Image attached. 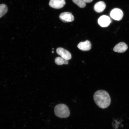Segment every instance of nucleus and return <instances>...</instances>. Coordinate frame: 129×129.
<instances>
[{"mask_svg": "<svg viewBox=\"0 0 129 129\" xmlns=\"http://www.w3.org/2000/svg\"><path fill=\"white\" fill-rule=\"evenodd\" d=\"M93 99L97 105L102 109L106 108L111 104V99L109 93L104 90L96 92L93 95Z\"/></svg>", "mask_w": 129, "mask_h": 129, "instance_id": "1", "label": "nucleus"}, {"mask_svg": "<svg viewBox=\"0 0 129 129\" xmlns=\"http://www.w3.org/2000/svg\"><path fill=\"white\" fill-rule=\"evenodd\" d=\"M54 112L56 116L60 118H66L68 117L70 114L69 108L63 104L56 105L54 108Z\"/></svg>", "mask_w": 129, "mask_h": 129, "instance_id": "2", "label": "nucleus"}, {"mask_svg": "<svg viewBox=\"0 0 129 129\" xmlns=\"http://www.w3.org/2000/svg\"><path fill=\"white\" fill-rule=\"evenodd\" d=\"M110 16L114 20L120 21L121 20L123 17V13L121 9L118 8H115L111 11Z\"/></svg>", "mask_w": 129, "mask_h": 129, "instance_id": "3", "label": "nucleus"}, {"mask_svg": "<svg viewBox=\"0 0 129 129\" xmlns=\"http://www.w3.org/2000/svg\"><path fill=\"white\" fill-rule=\"evenodd\" d=\"M57 54L65 60H70L72 58V55L70 52L67 50L62 48H58L56 49Z\"/></svg>", "mask_w": 129, "mask_h": 129, "instance_id": "4", "label": "nucleus"}, {"mask_svg": "<svg viewBox=\"0 0 129 129\" xmlns=\"http://www.w3.org/2000/svg\"><path fill=\"white\" fill-rule=\"evenodd\" d=\"M65 4V0H50L49 3L50 7L57 9L63 7Z\"/></svg>", "mask_w": 129, "mask_h": 129, "instance_id": "5", "label": "nucleus"}, {"mask_svg": "<svg viewBox=\"0 0 129 129\" xmlns=\"http://www.w3.org/2000/svg\"><path fill=\"white\" fill-rule=\"evenodd\" d=\"M60 20L64 22L73 21L74 17L71 13L69 12H64L62 13L59 16Z\"/></svg>", "mask_w": 129, "mask_h": 129, "instance_id": "6", "label": "nucleus"}, {"mask_svg": "<svg viewBox=\"0 0 129 129\" xmlns=\"http://www.w3.org/2000/svg\"><path fill=\"white\" fill-rule=\"evenodd\" d=\"M99 25L102 27H106L109 25L111 22L109 17L107 16L103 15L100 17L98 20Z\"/></svg>", "mask_w": 129, "mask_h": 129, "instance_id": "7", "label": "nucleus"}, {"mask_svg": "<svg viewBox=\"0 0 129 129\" xmlns=\"http://www.w3.org/2000/svg\"><path fill=\"white\" fill-rule=\"evenodd\" d=\"M128 46L124 43L122 42L116 45L113 48V50L115 52L123 53L126 51Z\"/></svg>", "mask_w": 129, "mask_h": 129, "instance_id": "8", "label": "nucleus"}, {"mask_svg": "<svg viewBox=\"0 0 129 129\" xmlns=\"http://www.w3.org/2000/svg\"><path fill=\"white\" fill-rule=\"evenodd\" d=\"M91 42L88 40L84 42H81L77 45L79 49L83 51H89L91 49Z\"/></svg>", "mask_w": 129, "mask_h": 129, "instance_id": "9", "label": "nucleus"}, {"mask_svg": "<svg viewBox=\"0 0 129 129\" xmlns=\"http://www.w3.org/2000/svg\"><path fill=\"white\" fill-rule=\"evenodd\" d=\"M106 5L104 2L100 1L95 5L94 9L97 12L101 13L103 12L105 9Z\"/></svg>", "mask_w": 129, "mask_h": 129, "instance_id": "10", "label": "nucleus"}, {"mask_svg": "<svg viewBox=\"0 0 129 129\" xmlns=\"http://www.w3.org/2000/svg\"><path fill=\"white\" fill-rule=\"evenodd\" d=\"M55 62L58 65H62L63 64H67L69 63L68 60H65L62 57H59L56 58Z\"/></svg>", "mask_w": 129, "mask_h": 129, "instance_id": "11", "label": "nucleus"}, {"mask_svg": "<svg viewBox=\"0 0 129 129\" xmlns=\"http://www.w3.org/2000/svg\"><path fill=\"white\" fill-rule=\"evenodd\" d=\"M8 8L5 4L0 5V18L5 14L7 12Z\"/></svg>", "mask_w": 129, "mask_h": 129, "instance_id": "12", "label": "nucleus"}, {"mask_svg": "<svg viewBox=\"0 0 129 129\" xmlns=\"http://www.w3.org/2000/svg\"><path fill=\"white\" fill-rule=\"evenodd\" d=\"M75 4L78 6L79 7L83 8L86 6L85 3L83 0H72Z\"/></svg>", "mask_w": 129, "mask_h": 129, "instance_id": "13", "label": "nucleus"}, {"mask_svg": "<svg viewBox=\"0 0 129 129\" xmlns=\"http://www.w3.org/2000/svg\"><path fill=\"white\" fill-rule=\"evenodd\" d=\"M84 2L86 3H90L92 2L93 0H83Z\"/></svg>", "mask_w": 129, "mask_h": 129, "instance_id": "14", "label": "nucleus"}, {"mask_svg": "<svg viewBox=\"0 0 129 129\" xmlns=\"http://www.w3.org/2000/svg\"><path fill=\"white\" fill-rule=\"evenodd\" d=\"M52 53H54V51H52Z\"/></svg>", "mask_w": 129, "mask_h": 129, "instance_id": "15", "label": "nucleus"}]
</instances>
